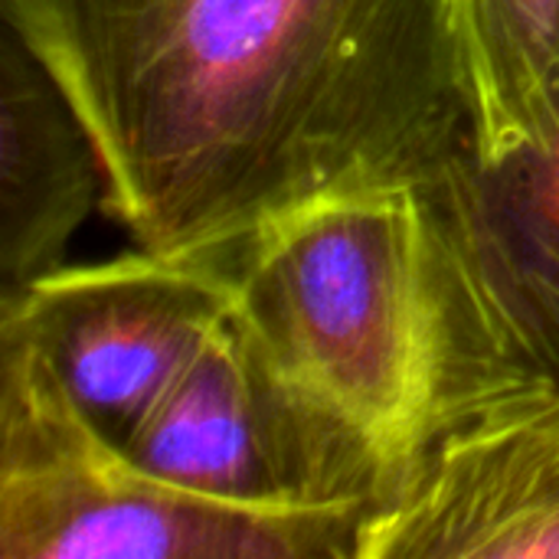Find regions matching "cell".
<instances>
[{"mask_svg": "<svg viewBox=\"0 0 559 559\" xmlns=\"http://www.w3.org/2000/svg\"><path fill=\"white\" fill-rule=\"evenodd\" d=\"M147 252L216 255L311 200L429 187L468 144L445 0H0Z\"/></svg>", "mask_w": 559, "mask_h": 559, "instance_id": "cell-1", "label": "cell"}, {"mask_svg": "<svg viewBox=\"0 0 559 559\" xmlns=\"http://www.w3.org/2000/svg\"><path fill=\"white\" fill-rule=\"evenodd\" d=\"M197 262L223 272L242 331L377 452L393 491L442 432L527 380L475 321L423 183L311 200Z\"/></svg>", "mask_w": 559, "mask_h": 559, "instance_id": "cell-2", "label": "cell"}, {"mask_svg": "<svg viewBox=\"0 0 559 559\" xmlns=\"http://www.w3.org/2000/svg\"><path fill=\"white\" fill-rule=\"evenodd\" d=\"M367 514L259 511L147 472L0 334V559H357Z\"/></svg>", "mask_w": 559, "mask_h": 559, "instance_id": "cell-3", "label": "cell"}, {"mask_svg": "<svg viewBox=\"0 0 559 559\" xmlns=\"http://www.w3.org/2000/svg\"><path fill=\"white\" fill-rule=\"evenodd\" d=\"M124 452L177 488L259 511L370 518L393 495L377 452L295 390L233 311Z\"/></svg>", "mask_w": 559, "mask_h": 559, "instance_id": "cell-4", "label": "cell"}, {"mask_svg": "<svg viewBox=\"0 0 559 559\" xmlns=\"http://www.w3.org/2000/svg\"><path fill=\"white\" fill-rule=\"evenodd\" d=\"M229 311L223 272L138 249L36 278L0 301V334L26 341L75 409L124 449Z\"/></svg>", "mask_w": 559, "mask_h": 559, "instance_id": "cell-5", "label": "cell"}, {"mask_svg": "<svg viewBox=\"0 0 559 559\" xmlns=\"http://www.w3.org/2000/svg\"><path fill=\"white\" fill-rule=\"evenodd\" d=\"M357 559H559V383L527 377L442 432Z\"/></svg>", "mask_w": 559, "mask_h": 559, "instance_id": "cell-6", "label": "cell"}, {"mask_svg": "<svg viewBox=\"0 0 559 559\" xmlns=\"http://www.w3.org/2000/svg\"><path fill=\"white\" fill-rule=\"evenodd\" d=\"M462 295L521 377L559 383V121L501 164L465 147L426 187Z\"/></svg>", "mask_w": 559, "mask_h": 559, "instance_id": "cell-7", "label": "cell"}, {"mask_svg": "<svg viewBox=\"0 0 559 559\" xmlns=\"http://www.w3.org/2000/svg\"><path fill=\"white\" fill-rule=\"evenodd\" d=\"M105 193L95 147L36 56L0 49V301L66 265V249Z\"/></svg>", "mask_w": 559, "mask_h": 559, "instance_id": "cell-8", "label": "cell"}, {"mask_svg": "<svg viewBox=\"0 0 559 559\" xmlns=\"http://www.w3.org/2000/svg\"><path fill=\"white\" fill-rule=\"evenodd\" d=\"M465 151L491 167L540 147L559 121V0H445Z\"/></svg>", "mask_w": 559, "mask_h": 559, "instance_id": "cell-9", "label": "cell"}]
</instances>
